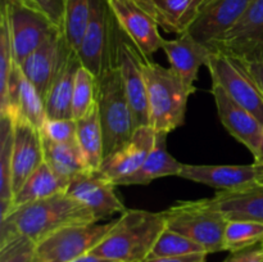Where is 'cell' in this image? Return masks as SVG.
Here are the masks:
<instances>
[{
	"mask_svg": "<svg viewBox=\"0 0 263 262\" xmlns=\"http://www.w3.org/2000/svg\"><path fill=\"white\" fill-rule=\"evenodd\" d=\"M99 221L66 192L21 205L0 220V241L23 235L39 243L54 231L71 225H87Z\"/></svg>",
	"mask_w": 263,
	"mask_h": 262,
	"instance_id": "1",
	"label": "cell"
},
{
	"mask_svg": "<svg viewBox=\"0 0 263 262\" xmlns=\"http://www.w3.org/2000/svg\"><path fill=\"white\" fill-rule=\"evenodd\" d=\"M166 228L163 212L126 210L90 253L118 262H143Z\"/></svg>",
	"mask_w": 263,
	"mask_h": 262,
	"instance_id": "2",
	"label": "cell"
},
{
	"mask_svg": "<svg viewBox=\"0 0 263 262\" xmlns=\"http://www.w3.org/2000/svg\"><path fill=\"white\" fill-rule=\"evenodd\" d=\"M143 71L148 87L149 118L156 134H167L185 123L187 99L195 90L187 86L171 68L143 57Z\"/></svg>",
	"mask_w": 263,
	"mask_h": 262,
	"instance_id": "3",
	"label": "cell"
},
{
	"mask_svg": "<svg viewBox=\"0 0 263 262\" xmlns=\"http://www.w3.org/2000/svg\"><path fill=\"white\" fill-rule=\"evenodd\" d=\"M97 79V105L102 123L105 158L130 140L136 126L117 62L107 67Z\"/></svg>",
	"mask_w": 263,
	"mask_h": 262,
	"instance_id": "4",
	"label": "cell"
},
{
	"mask_svg": "<svg viewBox=\"0 0 263 262\" xmlns=\"http://www.w3.org/2000/svg\"><path fill=\"white\" fill-rule=\"evenodd\" d=\"M167 228L199 243L210 253L223 251L229 220L215 198L179 200L163 211Z\"/></svg>",
	"mask_w": 263,
	"mask_h": 262,
	"instance_id": "5",
	"label": "cell"
},
{
	"mask_svg": "<svg viewBox=\"0 0 263 262\" xmlns=\"http://www.w3.org/2000/svg\"><path fill=\"white\" fill-rule=\"evenodd\" d=\"M212 84L220 85L239 105L256 116L263 125V92L241 59L212 50L207 62Z\"/></svg>",
	"mask_w": 263,
	"mask_h": 262,
	"instance_id": "6",
	"label": "cell"
},
{
	"mask_svg": "<svg viewBox=\"0 0 263 262\" xmlns=\"http://www.w3.org/2000/svg\"><path fill=\"white\" fill-rule=\"evenodd\" d=\"M118 25L108 0H92V13L77 54L85 68L99 77L116 63Z\"/></svg>",
	"mask_w": 263,
	"mask_h": 262,
	"instance_id": "7",
	"label": "cell"
},
{
	"mask_svg": "<svg viewBox=\"0 0 263 262\" xmlns=\"http://www.w3.org/2000/svg\"><path fill=\"white\" fill-rule=\"evenodd\" d=\"M2 7L7 10L14 59L18 66L44 41L61 30L30 0H2Z\"/></svg>",
	"mask_w": 263,
	"mask_h": 262,
	"instance_id": "8",
	"label": "cell"
},
{
	"mask_svg": "<svg viewBox=\"0 0 263 262\" xmlns=\"http://www.w3.org/2000/svg\"><path fill=\"white\" fill-rule=\"evenodd\" d=\"M115 220L107 223L71 225L36 243L33 262H72L90 253L107 236Z\"/></svg>",
	"mask_w": 263,
	"mask_h": 262,
	"instance_id": "9",
	"label": "cell"
},
{
	"mask_svg": "<svg viewBox=\"0 0 263 262\" xmlns=\"http://www.w3.org/2000/svg\"><path fill=\"white\" fill-rule=\"evenodd\" d=\"M118 25V23H117ZM116 62L122 77L126 97L133 110L136 128L149 126L148 87L143 71V55L118 26Z\"/></svg>",
	"mask_w": 263,
	"mask_h": 262,
	"instance_id": "10",
	"label": "cell"
},
{
	"mask_svg": "<svg viewBox=\"0 0 263 262\" xmlns=\"http://www.w3.org/2000/svg\"><path fill=\"white\" fill-rule=\"evenodd\" d=\"M115 188L116 185L103 177L98 170H86L69 180L66 193L84 204L100 221L127 210Z\"/></svg>",
	"mask_w": 263,
	"mask_h": 262,
	"instance_id": "11",
	"label": "cell"
},
{
	"mask_svg": "<svg viewBox=\"0 0 263 262\" xmlns=\"http://www.w3.org/2000/svg\"><path fill=\"white\" fill-rule=\"evenodd\" d=\"M254 0H210L187 32L211 49L241 20Z\"/></svg>",
	"mask_w": 263,
	"mask_h": 262,
	"instance_id": "12",
	"label": "cell"
},
{
	"mask_svg": "<svg viewBox=\"0 0 263 262\" xmlns=\"http://www.w3.org/2000/svg\"><path fill=\"white\" fill-rule=\"evenodd\" d=\"M121 30L144 58L156 54L164 43L156 21L135 0H108Z\"/></svg>",
	"mask_w": 263,
	"mask_h": 262,
	"instance_id": "13",
	"label": "cell"
},
{
	"mask_svg": "<svg viewBox=\"0 0 263 262\" xmlns=\"http://www.w3.org/2000/svg\"><path fill=\"white\" fill-rule=\"evenodd\" d=\"M71 50V45L67 43L61 28L32 51L20 66L26 79L36 87L44 102L64 59Z\"/></svg>",
	"mask_w": 263,
	"mask_h": 262,
	"instance_id": "14",
	"label": "cell"
},
{
	"mask_svg": "<svg viewBox=\"0 0 263 262\" xmlns=\"http://www.w3.org/2000/svg\"><path fill=\"white\" fill-rule=\"evenodd\" d=\"M182 179L218 190H235L263 182V164H182Z\"/></svg>",
	"mask_w": 263,
	"mask_h": 262,
	"instance_id": "15",
	"label": "cell"
},
{
	"mask_svg": "<svg viewBox=\"0 0 263 262\" xmlns=\"http://www.w3.org/2000/svg\"><path fill=\"white\" fill-rule=\"evenodd\" d=\"M212 50H221L244 62L263 55V0H254Z\"/></svg>",
	"mask_w": 263,
	"mask_h": 262,
	"instance_id": "16",
	"label": "cell"
},
{
	"mask_svg": "<svg viewBox=\"0 0 263 262\" xmlns=\"http://www.w3.org/2000/svg\"><path fill=\"white\" fill-rule=\"evenodd\" d=\"M212 95L221 123L256 158L262 143V123L256 116L231 99L220 85L212 84Z\"/></svg>",
	"mask_w": 263,
	"mask_h": 262,
	"instance_id": "17",
	"label": "cell"
},
{
	"mask_svg": "<svg viewBox=\"0 0 263 262\" xmlns=\"http://www.w3.org/2000/svg\"><path fill=\"white\" fill-rule=\"evenodd\" d=\"M156 131L151 126L135 128L134 135L125 145L103 159L98 172L115 185L121 179L133 175L148 158L156 144Z\"/></svg>",
	"mask_w": 263,
	"mask_h": 262,
	"instance_id": "18",
	"label": "cell"
},
{
	"mask_svg": "<svg viewBox=\"0 0 263 262\" xmlns=\"http://www.w3.org/2000/svg\"><path fill=\"white\" fill-rule=\"evenodd\" d=\"M14 126L12 189L17 194L26 180L44 162L43 136L40 130L22 118H12Z\"/></svg>",
	"mask_w": 263,
	"mask_h": 262,
	"instance_id": "19",
	"label": "cell"
},
{
	"mask_svg": "<svg viewBox=\"0 0 263 262\" xmlns=\"http://www.w3.org/2000/svg\"><path fill=\"white\" fill-rule=\"evenodd\" d=\"M0 116L22 118L39 130L48 118L45 102L36 87L26 79L18 64L10 74L7 98L0 104Z\"/></svg>",
	"mask_w": 263,
	"mask_h": 262,
	"instance_id": "20",
	"label": "cell"
},
{
	"mask_svg": "<svg viewBox=\"0 0 263 262\" xmlns=\"http://www.w3.org/2000/svg\"><path fill=\"white\" fill-rule=\"evenodd\" d=\"M170 62V68L189 87L197 90L194 82L202 66H207L212 49L192 38L189 32L180 35L175 40H166L162 45Z\"/></svg>",
	"mask_w": 263,
	"mask_h": 262,
	"instance_id": "21",
	"label": "cell"
},
{
	"mask_svg": "<svg viewBox=\"0 0 263 262\" xmlns=\"http://www.w3.org/2000/svg\"><path fill=\"white\" fill-rule=\"evenodd\" d=\"M166 32H187L199 15L205 0H135Z\"/></svg>",
	"mask_w": 263,
	"mask_h": 262,
	"instance_id": "22",
	"label": "cell"
},
{
	"mask_svg": "<svg viewBox=\"0 0 263 262\" xmlns=\"http://www.w3.org/2000/svg\"><path fill=\"white\" fill-rule=\"evenodd\" d=\"M81 61L76 50L72 49L64 59L58 74L54 79L45 98V109L48 118H73L72 116V97L74 81Z\"/></svg>",
	"mask_w": 263,
	"mask_h": 262,
	"instance_id": "23",
	"label": "cell"
},
{
	"mask_svg": "<svg viewBox=\"0 0 263 262\" xmlns=\"http://www.w3.org/2000/svg\"><path fill=\"white\" fill-rule=\"evenodd\" d=\"M228 220L263 222V182L235 190H220L213 197Z\"/></svg>",
	"mask_w": 263,
	"mask_h": 262,
	"instance_id": "24",
	"label": "cell"
},
{
	"mask_svg": "<svg viewBox=\"0 0 263 262\" xmlns=\"http://www.w3.org/2000/svg\"><path fill=\"white\" fill-rule=\"evenodd\" d=\"M167 134H157L156 144L148 158L145 159L140 169L130 176L121 179L117 185H148L153 180L164 176H179L182 169L181 162L167 151Z\"/></svg>",
	"mask_w": 263,
	"mask_h": 262,
	"instance_id": "25",
	"label": "cell"
},
{
	"mask_svg": "<svg viewBox=\"0 0 263 262\" xmlns=\"http://www.w3.org/2000/svg\"><path fill=\"white\" fill-rule=\"evenodd\" d=\"M68 182L69 181L55 174L53 169L44 161L26 180L20 192L14 195L12 210L28 204V203H33L36 200L44 199V198L51 197L57 193L66 192Z\"/></svg>",
	"mask_w": 263,
	"mask_h": 262,
	"instance_id": "26",
	"label": "cell"
},
{
	"mask_svg": "<svg viewBox=\"0 0 263 262\" xmlns=\"http://www.w3.org/2000/svg\"><path fill=\"white\" fill-rule=\"evenodd\" d=\"M14 126L8 116H0V216L4 218L12 210V166Z\"/></svg>",
	"mask_w": 263,
	"mask_h": 262,
	"instance_id": "27",
	"label": "cell"
},
{
	"mask_svg": "<svg viewBox=\"0 0 263 262\" xmlns=\"http://www.w3.org/2000/svg\"><path fill=\"white\" fill-rule=\"evenodd\" d=\"M77 145L89 169L99 170L104 159V141L98 105L77 120Z\"/></svg>",
	"mask_w": 263,
	"mask_h": 262,
	"instance_id": "28",
	"label": "cell"
},
{
	"mask_svg": "<svg viewBox=\"0 0 263 262\" xmlns=\"http://www.w3.org/2000/svg\"><path fill=\"white\" fill-rule=\"evenodd\" d=\"M43 146L44 161L67 181L90 170L77 144H58L43 138Z\"/></svg>",
	"mask_w": 263,
	"mask_h": 262,
	"instance_id": "29",
	"label": "cell"
},
{
	"mask_svg": "<svg viewBox=\"0 0 263 262\" xmlns=\"http://www.w3.org/2000/svg\"><path fill=\"white\" fill-rule=\"evenodd\" d=\"M92 13V0H66L62 31L72 49L79 50Z\"/></svg>",
	"mask_w": 263,
	"mask_h": 262,
	"instance_id": "30",
	"label": "cell"
},
{
	"mask_svg": "<svg viewBox=\"0 0 263 262\" xmlns=\"http://www.w3.org/2000/svg\"><path fill=\"white\" fill-rule=\"evenodd\" d=\"M263 243V222L229 220L223 236V251L230 253Z\"/></svg>",
	"mask_w": 263,
	"mask_h": 262,
	"instance_id": "31",
	"label": "cell"
},
{
	"mask_svg": "<svg viewBox=\"0 0 263 262\" xmlns=\"http://www.w3.org/2000/svg\"><path fill=\"white\" fill-rule=\"evenodd\" d=\"M98 79L95 74L81 64L76 74L73 97H72V116L73 120L85 117L97 105Z\"/></svg>",
	"mask_w": 263,
	"mask_h": 262,
	"instance_id": "32",
	"label": "cell"
},
{
	"mask_svg": "<svg viewBox=\"0 0 263 262\" xmlns=\"http://www.w3.org/2000/svg\"><path fill=\"white\" fill-rule=\"evenodd\" d=\"M197 253L208 254V252L197 241L166 228L154 244L149 257H182Z\"/></svg>",
	"mask_w": 263,
	"mask_h": 262,
	"instance_id": "33",
	"label": "cell"
},
{
	"mask_svg": "<svg viewBox=\"0 0 263 262\" xmlns=\"http://www.w3.org/2000/svg\"><path fill=\"white\" fill-rule=\"evenodd\" d=\"M14 50L10 36L7 10L0 8V104L5 100L10 74L15 67Z\"/></svg>",
	"mask_w": 263,
	"mask_h": 262,
	"instance_id": "34",
	"label": "cell"
},
{
	"mask_svg": "<svg viewBox=\"0 0 263 262\" xmlns=\"http://www.w3.org/2000/svg\"><path fill=\"white\" fill-rule=\"evenodd\" d=\"M36 243L23 235L0 241V262H33Z\"/></svg>",
	"mask_w": 263,
	"mask_h": 262,
	"instance_id": "35",
	"label": "cell"
},
{
	"mask_svg": "<svg viewBox=\"0 0 263 262\" xmlns=\"http://www.w3.org/2000/svg\"><path fill=\"white\" fill-rule=\"evenodd\" d=\"M41 136L53 143L77 144V121L73 118H46Z\"/></svg>",
	"mask_w": 263,
	"mask_h": 262,
	"instance_id": "36",
	"label": "cell"
},
{
	"mask_svg": "<svg viewBox=\"0 0 263 262\" xmlns=\"http://www.w3.org/2000/svg\"><path fill=\"white\" fill-rule=\"evenodd\" d=\"M30 2L40 8L57 26L62 28L66 0H30Z\"/></svg>",
	"mask_w": 263,
	"mask_h": 262,
	"instance_id": "37",
	"label": "cell"
},
{
	"mask_svg": "<svg viewBox=\"0 0 263 262\" xmlns=\"http://www.w3.org/2000/svg\"><path fill=\"white\" fill-rule=\"evenodd\" d=\"M223 262H263V243L233 252Z\"/></svg>",
	"mask_w": 263,
	"mask_h": 262,
	"instance_id": "38",
	"label": "cell"
},
{
	"mask_svg": "<svg viewBox=\"0 0 263 262\" xmlns=\"http://www.w3.org/2000/svg\"><path fill=\"white\" fill-rule=\"evenodd\" d=\"M207 256V253H197L182 257H149L143 262H205Z\"/></svg>",
	"mask_w": 263,
	"mask_h": 262,
	"instance_id": "39",
	"label": "cell"
},
{
	"mask_svg": "<svg viewBox=\"0 0 263 262\" xmlns=\"http://www.w3.org/2000/svg\"><path fill=\"white\" fill-rule=\"evenodd\" d=\"M244 63H246V66L248 67L249 72L253 74L254 80H256L257 84L259 85V87H261L263 92V55L256 57V58L244 62Z\"/></svg>",
	"mask_w": 263,
	"mask_h": 262,
	"instance_id": "40",
	"label": "cell"
},
{
	"mask_svg": "<svg viewBox=\"0 0 263 262\" xmlns=\"http://www.w3.org/2000/svg\"><path fill=\"white\" fill-rule=\"evenodd\" d=\"M72 262H118V261H113V259L104 258V257L97 256V254L87 253V254H85V256L80 257V258L74 259V261H72Z\"/></svg>",
	"mask_w": 263,
	"mask_h": 262,
	"instance_id": "41",
	"label": "cell"
},
{
	"mask_svg": "<svg viewBox=\"0 0 263 262\" xmlns=\"http://www.w3.org/2000/svg\"><path fill=\"white\" fill-rule=\"evenodd\" d=\"M254 162L258 164H263V136H262L261 148H259V152H258V154H257V157L254 158Z\"/></svg>",
	"mask_w": 263,
	"mask_h": 262,
	"instance_id": "42",
	"label": "cell"
},
{
	"mask_svg": "<svg viewBox=\"0 0 263 262\" xmlns=\"http://www.w3.org/2000/svg\"><path fill=\"white\" fill-rule=\"evenodd\" d=\"M208 2H210V0H205V3H208ZM205 3H204V4H205Z\"/></svg>",
	"mask_w": 263,
	"mask_h": 262,
	"instance_id": "43",
	"label": "cell"
}]
</instances>
